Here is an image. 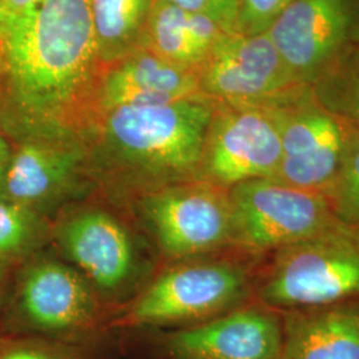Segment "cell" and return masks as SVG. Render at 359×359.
I'll return each instance as SVG.
<instances>
[{
    "label": "cell",
    "instance_id": "obj_1",
    "mask_svg": "<svg viewBox=\"0 0 359 359\" xmlns=\"http://www.w3.org/2000/svg\"><path fill=\"white\" fill-rule=\"evenodd\" d=\"M7 100L25 137H86L96 116L103 67L90 0H38L0 31Z\"/></svg>",
    "mask_w": 359,
    "mask_h": 359
},
{
    "label": "cell",
    "instance_id": "obj_2",
    "mask_svg": "<svg viewBox=\"0 0 359 359\" xmlns=\"http://www.w3.org/2000/svg\"><path fill=\"white\" fill-rule=\"evenodd\" d=\"M213 109L206 97L105 109L87 135L90 163L154 191L198 180Z\"/></svg>",
    "mask_w": 359,
    "mask_h": 359
},
{
    "label": "cell",
    "instance_id": "obj_3",
    "mask_svg": "<svg viewBox=\"0 0 359 359\" xmlns=\"http://www.w3.org/2000/svg\"><path fill=\"white\" fill-rule=\"evenodd\" d=\"M258 297L277 311L359 301V219L338 217L271 253Z\"/></svg>",
    "mask_w": 359,
    "mask_h": 359
},
{
    "label": "cell",
    "instance_id": "obj_4",
    "mask_svg": "<svg viewBox=\"0 0 359 359\" xmlns=\"http://www.w3.org/2000/svg\"><path fill=\"white\" fill-rule=\"evenodd\" d=\"M231 246L274 253L320 233L338 218L327 197L274 179L245 181L229 189Z\"/></svg>",
    "mask_w": 359,
    "mask_h": 359
},
{
    "label": "cell",
    "instance_id": "obj_5",
    "mask_svg": "<svg viewBox=\"0 0 359 359\" xmlns=\"http://www.w3.org/2000/svg\"><path fill=\"white\" fill-rule=\"evenodd\" d=\"M203 96L213 103L270 108L306 88L295 80L266 32H224L197 67Z\"/></svg>",
    "mask_w": 359,
    "mask_h": 359
},
{
    "label": "cell",
    "instance_id": "obj_6",
    "mask_svg": "<svg viewBox=\"0 0 359 359\" xmlns=\"http://www.w3.org/2000/svg\"><path fill=\"white\" fill-rule=\"evenodd\" d=\"M142 210L168 256H204L231 246L229 189L204 180L177 182L148 194Z\"/></svg>",
    "mask_w": 359,
    "mask_h": 359
},
{
    "label": "cell",
    "instance_id": "obj_7",
    "mask_svg": "<svg viewBox=\"0 0 359 359\" xmlns=\"http://www.w3.org/2000/svg\"><path fill=\"white\" fill-rule=\"evenodd\" d=\"M268 109L281 140V161L273 179L327 197L338 175L348 126L316 103L309 87Z\"/></svg>",
    "mask_w": 359,
    "mask_h": 359
},
{
    "label": "cell",
    "instance_id": "obj_8",
    "mask_svg": "<svg viewBox=\"0 0 359 359\" xmlns=\"http://www.w3.org/2000/svg\"><path fill=\"white\" fill-rule=\"evenodd\" d=\"M281 140L268 108L215 103L198 180L231 189L245 181L273 179Z\"/></svg>",
    "mask_w": 359,
    "mask_h": 359
},
{
    "label": "cell",
    "instance_id": "obj_9",
    "mask_svg": "<svg viewBox=\"0 0 359 359\" xmlns=\"http://www.w3.org/2000/svg\"><path fill=\"white\" fill-rule=\"evenodd\" d=\"M249 273L233 261H201L158 277L132 309L142 323L213 318L237 306L249 290Z\"/></svg>",
    "mask_w": 359,
    "mask_h": 359
},
{
    "label": "cell",
    "instance_id": "obj_10",
    "mask_svg": "<svg viewBox=\"0 0 359 359\" xmlns=\"http://www.w3.org/2000/svg\"><path fill=\"white\" fill-rule=\"evenodd\" d=\"M359 0H294L266 35L295 80H313L346 48L358 25Z\"/></svg>",
    "mask_w": 359,
    "mask_h": 359
},
{
    "label": "cell",
    "instance_id": "obj_11",
    "mask_svg": "<svg viewBox=\"0 0 359 359\" xmlns=\"http://www.w3.org/2000/svg\"><path fill=\"white\" fill-rule=\"evenodd\" d=\"M169 347L179 359H283L281 314L264 304L233 309L173 334Z\"/></svg>",
    "mask_w": 359,
    "mask_h": 359
},
{
    "label": "cell",
    "instance_id": "obj_12",
    "mask_svg": "<svg viewBox=\"0 0 359 359\" xmlns=\"http://www.w3.org/2000/svg\"><path fill=\"white\" fill-rule=\"evenodd\" d=\"M88 163L86 137H27L11 154L0 197L29 209L65 191Z\"/></svg>",
    "mask_w": 359,
    "mask_h": 359
},
{
    "label": "cell",
    "instance_id": "obj_13",
    "mask_svg": "<svg viewBox=\"0 0 359 359\" xmlns=\"http://www.w3.org/2000/svg\"><path fill=\"white\" fill-rule=\"evenodd\" d=\"M204 97L197 68L172 63L145 48L103 68L97 115L124 105H158Z\"/></svg>",
    "mask_w": 359,
    "mask_h": 359
},
{
    "label": "cell",
    "instance_id": "obj_14",
    "mask_svg": "<svg viewBox=\"0 0 359 359\" xmlns=\"http://www.w3.org/2000/svg\"><path fill=\"white\" fill-rule=\"evenodd\" d=\"M67 255L93 283L115 290L128 280L135 253L124 226L108 213L90 209L69 218L60 233Z\"/></svg>",
    "mask_w": 359,
    "mask_h": 359
},
{
    "label": "cell",
    "instance_id": "obj_15",
    "mask_svg": "<svg viewBox=\"0 0 359 359\" xmlns=\"http://www.w3.org/2000/svg\"><path fill=\"white\" fill-rule=\"evenodd\" d=\"M280 314L283 359H359V301Z\"/></svg>",
    "mask_w": 359,
    "mask_h": 359
},
{
    "label": "cell",
    "instance_id": "obj_16",
    "mask_svg": "<svg viewBox=\"0 0 359 359\" xmlns=\"http://www.w3.org/2000/svg\"><path fill=\"white\" fill-rule=\"evenodd\" d=\"M27 318L41 329L67 330L88 321L95 301L80 274L63 264L43 261L31 266L20 287Z\"/></svg>",
    "mask_w": 359,
    "mask_h": 359
},
{
    "label": "cell",
    "instance_id": "obj_17",
    "mask_svg": "<svg viewBox=\"0 0 359 359\" xmlns=\"http://www.w3.org/2000/svg\"><path fill=\"white\" fill-rule=\"evenodd\" d=\"M224 32L206 16L188 13L168 0H154L142 48L172 63L197 68Z\"/></svg>",
    "mask_w": 359,
    "mask_h": 359
},
{
    "label": "cell",
    "instance_id": "obj_18",
    "mask_svg": "<svg viewBox=\"0 0 359 359\" xmlns=\"http://www.w3.org/2000/svg\"><path fill=\"white\" fill-rule=\"evenodd\" d=\"M154 0H90L97 56L103 68L142 48Z\"/></svg>",
    "mask_w": 359,
    "mask_h": 359
},
{
    "label": "cell",
    "instance_id": "obj_19",
    "mask_svg": "<svg viewBox=\"0 0 359 359\" xmlns=\"http://www.w3.org/2000/svg\"><path fill=\"white\" fill-rule=\"evenodd\" d=\"M326 112L359 128V41L353 40L309 86Z\"/></svg>",
    "mask_w": 359,
    "mask_h": 359
},
{
    "label": "cell",
    "instance_id": "obj_20",
    "mask_svg": "<svg viewBox=\"0 0 359 359\" xmlns=\"http://www.w3.org/2000/svg\"><path fill=\"white\" fill-rule=\"evenodd\" d=\"M337 216L347 221L359 219V128H347L338 175L327 196Z\"/></svg>",
    "mask_w": 359,
    "mask_h": 359
},
{
    "label": "cell",
    "instance_id": "obj_21",
    "mask_svg": "<svg viewBox=\"0 0 359 359\" xmlns=\"http://www.w3.org/2000/svg\"><path fill=\"white\" fill-rule=\"evenodd\" d=\"M34 225L28 208L0 197V255L23 248L34 233Z\"/></svg>",
    "mask_w": 359,
    "mask_h": 359
},
{
    "label": "cell",
    "instance_id": "obj_22",
    "mask_svg": "<svg viewBox=\"0 0 359 359\" xmlns=\"http://www.w3.org/2000/svg\"><path fill=\"white\" fill-rule=\"evenodd\" d=\"M294 0H238L237 32L257 35L268 31L273 22Z\"/></svg>",
    "mask_w": 359,
    "mask_h": 359
},
{
    "label": "cell",
    "instance_id": "obj_23",
    "mask_svg": "<svg viewBox=\"0 0 359 359\" xmlns=\"http://www.w3.org/2000/svg\"><path fill=\"white\" fill-rule=\"evenodd\" d=\"M188 13H198L213 20L222 31L237 32L238 0H168Z\"/></svg>",
    "mask_w": 359,
    "mask_h": 359
},
{
    "label": "cell",
    "instance_id": "obj_24",
    "mask_svg": "<svg viewBox=\"0 0 359 359\" xmlns=\"http://www.w3.org/2000/svg\"><path fill=\"white\" fill-rule=\"evenodd\" d=\"M38 0H0V31L28 13Z\"/></svg>",
    "mask_w": 359,
    "mask_h": 359
},
{
    "label": "cell",
    "instance_id": "obj_25",
    "mask_svg": "<svg viewBox=\"0 0 359 359\" xmlns=\"http://www.w3.org/2000/svg\"><path fill=\"white\" fill-rule=\"evenodd\" d=\"M0 359H53L51 355L34 348H15L0 355Z\"/></svg>",
    "mask_w": 359,
    "mask_h": 359
},
{
    "label": "cell",
    "instance_id": "obj_26",
    "mask_svg": "<svg viewBox=\"0 0 359 359\" xmlns=\"http://www.w3.org/2000/svg\"><path fill=\"white\" fill-rule=\"evenodd\" d=\"M11 154H13V151L10 149L8 142H6V139L0 133V191H1L3 180H4V176H6L7 168H8L10 158H11Z\"/></svg>",
    "mask_w": 359,
    "mask_h": 359
},
{
    "label": "cell",
    "instance_id": "obj_27",
    "mask_svg": "<svg viewBox=\"0 0 359 359\" xmlns=\"http://www.w3.org/2000/svg\"><path fill=\"white\" fill-rule=\"evenodd\" d=\"M354 40H357V41H359V19L358 25H357V28H355V32H354Z\"/></svg>",
    "mask_w": 359,
    "mask_h": 359
}]
</instances>
